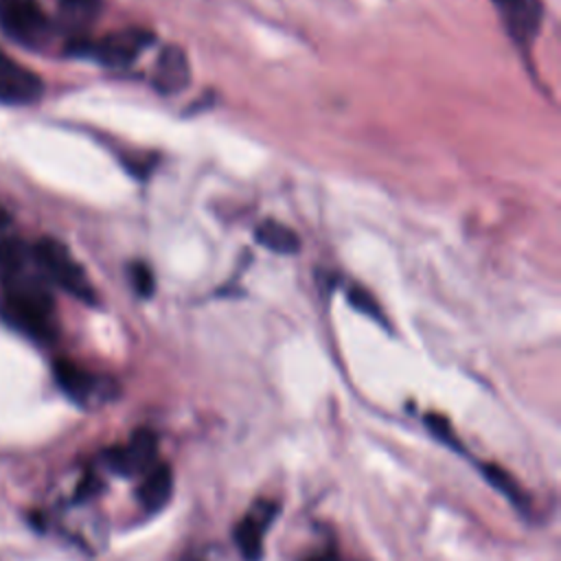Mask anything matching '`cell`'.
<instances>
[{
	"label": "cell",
	"mask_w": 561,
	"mask_h": 561,
	"mask_svg": "<svg viewBox=\"0 0 561 561\" xmlns=\"http://www.w3.org/2000/svg\"><path fill=\"white\" fill-rule=\"evenodd\" d=\"M500 22L511 37V42L522 50H530L543 20V4L541 0H491Z\"/></svg>",
	"instance_id": "cell-6"
},
{
	"label": "cell",
	"mask_w": 561,
	"mask_h": 561,
	"mask_svg": "<svg viewBox=\"0 0 561 561\" xmlns=\"http://www.w3.org/2000/svg\"><path fill=\"white\" fill-rule=\"evenodd\" d=\"M346 298H348L351 307L357 309L359 313H364V316H368V318H373V320H377V322H381V324L386 322V318H383V313H381V307L377 305V300L373 298V294L366 291L364 287L351 285V287L346 289Z\"/></svg>",
	"instance_id": "cell-16"
},
{
	"label": "cell",
	"mask_w": 561,
	"mask_h": 561,
	"mask_svg": "<svg viewBox=\"0 0 561 561\" xmlns=\"http://www.w3.org/2000/svg\"><path fill=\"white\" fill-rule=\"evenodd\" d=\"M278 506L267 500H259L237 524L234 543L245 561H259L263 554V537L274 522Z\"/></svg>",
	"instance_id": "cell-9"
},
{
	"label": "cell",
	"mask_w": 561,
	"mask_h": 561,
	"mask_svg": "<svg viewBox=\"0 0 561 561\" xmlns=\"http://www.w3.org/2000/svg\"><path fill=\"white\" fill-rule=\"evenodd\" d=\"M53 375L64 394L83 408L103 405L118 394V383L114 379L92 373L70 359H57Z\"/></svg>",
	"instance_id": "cell-4"
},
{
	"label": "cell",
	"mask_w": 561,
	"mask_h": 561,
	"mask_svg": "<svg viewBox=\"0 0 561 561\" xmlns=\"http://www.w3.org/2000/svg\"><path fill=\"white\" fill-rule=\"evenodd\" d=\"M0 31L33 48L48 39L53 24L37 0H0Z\"/></svg>",
	"instance_id": "cell-5"
},
{
	"label": "cell",
	"mask_w": 561,
	"mask_h": 561,
	"mask_svg": "<svg viewBox=\"0 0 561 561\" xmlns=\"http://www.w3.org/2000/svg\"><path fill=\"white\" fill-rule=\"evenodd\" d=\"M0 285V320L35 342H53L57 337L55 300L33 263V254L24 267L4 276Z\"/></svg>",
	"instance_id": "cell-1"
},
{
	"label": "cell",
	"mask_w": 561,
	"mask_h": 561,
	"mask_svg": "<svg viewBox=\"0 0 561 561\" xmlns=\"http://www.w3.org/2000/svg\"><path fill=\"white\" fill-rule=\"evenodd\" d=\"M44 94V81L37 72L22 66L0 48V103L31 105Z\"/></svg>",
	"instance_id": "cell-8"
},
{
	"label": "cell",
	"mask_w": 561,
	"mask_h": 561,
	"mask_svg": "<svg viewBox=\"0 0 561 561\" xmlns=\"http://www.w3.org/2000/svg\"><path fill=\"white\" fill-rule=\"evenodd\" d=\"M151 44H153V33L131 26V28L103 35L99 39L77 37L70 42V53L79 57H90L103 66L121 68L131 64Z\"/></svg>",
	"instance_id": "cell-3"
},
{
	"label": "cell",
	"mask_w": 561,
	"mask_h": 561,
	"mask_svg": "<svg viewBox=\"0 0 561 561\" xmlns=\"http://www.w3.org/2000/svg\"><path fill=\"white\" fill-rule=\"evenodd\" d=\"M254 239L259 245L276 254H294L300 248L298 234L289 226L274 219H263L254 230Z\"/></svg>",
	"instance_id": "cell-12"
},
{
	"label": "cell",
	"mask_w": 561,
	"mask_h": 561,
	"mask_svg": "<svg viewBox=\"0 0 561 561\" xmlns=\"http://www.w3.org/2000/svg\"><path fill=\"white\" fill-rule=\"evenodd\" d=\"M158 458V438L151 430L142 427L131 434V438L125 445H118L105 454V465L116 476H145Z\"/></svg>",
	"instance_id": "cell-7"
},
{
	"label": "cell",
	"mask_w": 561,
	"mask_h": 561,
	"mask_svg": "<svg viewBox=\"0 0 561 561\" xmlns=\"http://www.w3.org/2000/svg\"><path fill=\"white\" fill-rule=\"evenodd\" d=\"M61 13L72 24H88L92 22L101 11V0H57Z\"/></svg>",
	"instance_id": "cell-14"
},
{
	"label": "cell",
	"mask_w": 561,
	"mask_h": 561,
	"mask_svg": "<svg viewBox=\"0 0 561 561\" xmlns=\"http://www.w3.org/2000/svg\"><path fill=\"white\" fill-rule=\"evenodd\" d=\"M425 427L430 430V434L436 438V440H440L443 445H447L449 449H454V451H465L462 449V445H460V438H458V434L454 432V427H451V423L443 416V414H436V412H430V414H425Z\"/></svg>",
	"instance_id": "cell-15"
},
{
	"label": "cell",
	"mask_w": 561,
	"mask_h": 561,
	"mask_svg": "<svg viewBox=\"0 0 561 561\" xmlns=\"http://www.w3.org/2000/svg\"><path fill=\"white\" fill-rule=\"evenodd\" d=\"M129 280H131V287L136 289V294L145 296V298L153 294L156 280H153L151 270H149L145 263H134V265H129Z\"/></svg>",
	"instance_id": "cell-17"
},
{
	"label": "cell",
	"mask_w": 561,
	"mask_h": 561,
	"mask_svg": "<svg viewBox=\"0 0 561 561\" xmlns=\"http://www.w3.org/2000/svg\"><path fill=\"white\" fill-rule=\"evenodd\" d=\"M480 471H482V476L486 478V482H489L493 489H497L511 504H515V506L522 508V511L528 506L526 493L522 491V486L515 482V478H513L508 471H504L502 467H497V465H493V462L480 465Z\"/></svg>",
	"instance_id": "cell-13"
},
{
	"label": "cell",
	"mask_w": 561,
	"mask_h": 561,
	"mask_svg": "<svg viewBox=\"0 0 561 561\" xmlns=\"http://www.w3.org/2000/svg\"><path fill=\"white\" fill-rule=\"evenodd\" d=\"M191 81V66L186 53L178 44H167L160 48L158 59L151 70V83L153 88L164 94H178L182 92Z\"/></svg>",
	"instance_id": "cell-10"
},
{
	"label": "cell",
	"mask_w": 561,
	"mask_h": 561,
	"mask_svg": "<svg viewBox=\"0 0 561 561\" xmlns=\"http://www.w3.org/2000/svg\"><path fill=\"white\" fill-rule=\"evenodd\" d=\"M31 254L35 267L48 285H57L59 289H64L66 294L75 296L81 302H96L92 283L88 280L83 267L75 261L70 250L61 241L53 237H42L35 243H31Z\"/></svg>",
	"instance_id": "cell-2"
},
{
	"label": "cell",
	"mask_w": 561,
	"mask_h": 561,
	"mask_svg": "<svg viewBox=\"0 0 561 561\" xmlns=\"http://www.w3.org/2000/svg\"><path fill=\"white\" fill-rule=\"evenodd\" d=\"M171 491H173V473H171V467L167 462H156L145 476H142V482L138 484V491H136V497L140 502V506L149 513L153 511H160L169 497H171Z\"/></svg>",
	"instance_id": "cell-11"
},
{
	"label": "cell",
	"mask_w": 561,
	"mask_h": 561,
	"mask_svg": "<svg viewBox=\"0 0 561 561\" xmlns=\"http://www.w3.org/2000/svg\"><path fill=\"white\" fill-rule=\"evenodd\" d=\"M307 561H340V559H337V554H333V552H322V554H316V557H311V559H307Z\"/></svg>",
	"instance_id": "cell-18"
}]
</instances>
